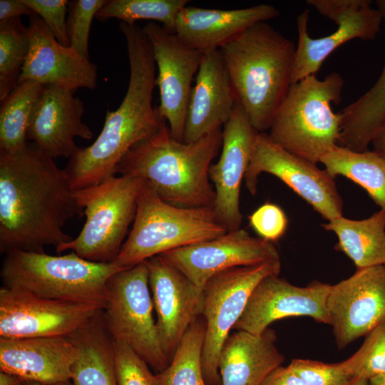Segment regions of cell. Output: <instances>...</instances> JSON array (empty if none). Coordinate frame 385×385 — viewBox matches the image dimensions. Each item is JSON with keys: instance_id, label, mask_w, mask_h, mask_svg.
<instances>
[{"instance_id": "6da1fadb", "label": "cell", "mask_w": 385, "mask_h": 385, "mask_svg": "<svg viewBox=\"0 0 385 385\" xmlns=\"http://www.w3.org/2000/svg\"><path fill=\"white\" fill-rule=\"evenodd\" d=\"M83 214L64 169L32 143L0 151V252H44L71 241L66 223Z\"/></svg>"}, {"instance_id": "7a4b0ae2", "label": "cell", "mask_w": 385, "mask_h": 385, "mask_svg": "<svg viewBox=\"0 0 385 385\" xmlns=\"http://www.w3.org/2000/svg\"><path fill=\"white\" fill-rule=\"evenodd\" d=\"M130 65L125 95L118 108L107 111L101 132L88 147H77L64 169L75 191L115 175L128 151L157 133L166 121L153 107L156 66L150 43L136 23L120 22Z\"/></svg>"}, {"instance_id": "3957f363", "label": "cell", "mask_w": 385, "mask_h": 385, "mask_svg": "<svg viewBox=\"0 0 385 385\" xmlns=\"http://www.w3.org/2000/svg\"><path fill=\"white\" fill-rule=\"evenodd\" d=\"M222 143V129L185 143L176 140L165 123L128 151L115 174L143 179L171 205L212 207L215 192L209 170Z\"/></svg>"}, {"instance_id": "277c9868", "label": "cell", "mask_w": 385, "mask_h": 385, "mask_svg": "<svg viewBox=\"0 0 385 385\" xmlns=\"http://www.w3.org/2000/svg\"><path fill=\"white\" fill-rule=\"evenodd\" d=\"M220 50L238 102L252 126L265 133L292 85L294 43L260 22Z\"/></svg>"}, {"instance_id": "5b68a950", "label": "cell", "mask_w": 385, "mask_h": 385, "mask_svg": "<svg viewBox=\"0 0 385 385\" xmlns=\"http://www.w3.org/2000/svg\"><path fill=\"white\" fill-rule=\"evenodd\" d=\"M344 80L332 72L292 84L272 121L270 138L287 151L314 163L338 145L342 117L332 103L341 101Z\"/></svg>"}, {"instance_id": "8992f818", "label": "cell", "mask_w": 385, "mask_h": 385, "mask_svg": "<svg viewBox=\"0 0 385 385\" xmlns=\"http://www.w3.org/2000/svg\"><path fill=\"white\" fill-rule=\"evenodd\" d=\"M121 270L114 262L89 261L73 251L56 256L12 250L5 254L0 276L6 288L103 309L108 282Z\"/></svg>"}, {"instance_id": "52a82bcc", "label": "cell", "mask_w": 385, "mask_h": 385, "mask_svg": "<svg viewBox=\"0 0 385 385\" xmlns=\"http://www.w3.org/2000/svg\"><path fill=\"white\" fill-rule=\"evenodd\" d=\"M227 232L212 207H182L164 201L145 182L132 228L114 262L130 268L165 252L217 238Z\"/></svg>"}, {"instance_id": "ba28073f", "label": "cell", "mask_w": 385, "mask_h": 385, "mask_svg": "<svg viewBox=\"0 0 385 385\" xmlns=\"http://www.w3.org/2000/svg\"><path fill=\"white\" fill-rule=\"evenodd\" d=\"M144 183L138 178L113 175L98 185L73 191L86 222L78 235L57 246L56 252L70 250L89 261L115 262L134 220Z\"/></svg>"}, {"instance_id": "9c48e42d", "label": "cell", "mask_w": 385, "mask_h": 385, "mask_svg": "<svg viewBox=\"0 0 385 385\" xmlns=\"http://www.w3.org/2000/svg\"><path fill=\"white\" fill-rule=\"evenodd\" d=\"M145 262L113 274L107 284L102 309L105 327L114 341L125 344L158 373L170 361L158 338Z\"/></svg>"}, {"instance_id": "30bf717a", "label": "cell", "mask_w": 385, "mask_h": 385, "mask_svg": "<svg viewBox=\"0 0 385 385\" xmlns=\"http://www.w3.org/2000/svg\"><path fill=\"white\" fill-rule=\"evenodd\" d=\"M280 260L232 267L212 277L202 289V317L206 325L202 371L207 385H221L218 359L230 332L243 313L258 283L279 275Z\"/></svg>"}, {"instance_id": "8fae6325", "label": "cell", "mask_w": 385, "mask_h": 385, "mask_svg": "<svg viewBox=\"0 0 385 385\" xmlns=\"http://www.w3.org/2000/svg\"><path fill=\"white\" fill-rule=\"evenodd\" d=\"M271 174L304 199L324 219L331 221L343 216V200L333 177L326 170L284 149L267 133L257 135L244 181L255 195L258 177Z\"/></svg>"}, {"instance_id": "7c38bea8", "label": "cell", "mask_w": 385, "mask_h": 385, "mask_svg": "<svg viewBox=\"0 0 385 385\" xmlns=\"http://www.w3.org/2000/svg\"><path fill=\"white\" fill-rule=\"evenodd\" d=\"M307 4L333 21L337 29L328 36L313 38L308 33L309 10L297 16L298 43L292 84L316 75L326 58L347 41L374 39L384 20L379 9L372 8L369 0H307Z\"/></svg>"}, {"instance_id": "4fadbf2b", "label": "cell", "mask_w": 385, "mask_h": 385, "mask_svg": "<svg viewBox=\"0 0 385 385\" xmlns=\"http://www.w3.org/2000/svg\"><path fill=\"white\" fill-rule=\"evenodd\" d=\"M155 62L156 86L160 91L158 110L172 135L183 141L192 81L203 53L190 47L178 36L154 21L143 27Z\"/></svg>"}, {"instance_id": "5bb4252c", "label": "cell", "mask_w": 385, "mask_h": 385, "mask_svg": "<svg viewBox=\"0 0 385 385\" xmlns=\"http://www.w3.org/2000/svg\"><path fill=\"white\" fill-rule=\"evenodd\" d=\"M101 310L93 305L43 298L2 286L0 337H68Z\"/></svg>"}, {"instance_id": "9a60e30c", "label": "cell", "mask_w": 385, "mask_h": 385, "mask_svg": "<svg viewBox=\"0 0 385 385\" xmlns=\"http://www.w3.org/2000/svg\"><path fill=\"white\" fill-rule=\"evenodd\" d=\"M327 307L339 349L366 336L385 320V265L357 269L331 285Z\"/></svg>"}, {"instance_id": "2e32d148", "label": "cell", "mask_w": 385, "mask_h": 385, "mask_svg": "<svg viewBox=\"0 0 385 385\" xmlns=\"http://www.w3.org/2000/svg\"><path fill=\"white\" fill-rule=\"evenodd\" d=\"M160 256L200 288L212 277L224 270L280 260L272 242L255 237L242 228L215 239L165 252Z\"/></svg>"}, {"instance_id": "e0dca14e", "label": "cell", "mask_w": 385, "mask_h": 385, "mask_svg": "<svg viewBox=\"0 0 385 385\" xmlns=\"http://www.w3.org/2000/svg\"><path fill=\"white\" fill-rule=\"evenodd\" d=\"M331 285L314 281L295 286L279 275L262 279L252 291L246 307L232 329L262 334L273 322L306 316L330 325L327 301Z\"/></svg>"}, {"instance_id": "ac0fdd59", "label": "cell", "mask_w": 385, "mask_h": 385, "mask_svg": "<svg viewBox=\"0 0 385 385\" xmlns=\"http://www.w3.org/2000/svg\"><path fill=\"white\" fill-rule=\"evenodd\" d=\"M258 133L237 101L222 128L220 156L209 170L215 192L212 209L227 232L241 228L240 188Z\"/></svg>"}, {"instance_id": "d6986e66", "label": "cell", "mask_w": 385, "mask_h": 385, "mask_svg": "<svg viewBox=\"0 0 385 385\" xmlns=\"http://www.w3.org/2000/svg\"><path fill=\"white\" fill-rule=\"evenodd\" d=\"M156 327L170 362L190 325L202 316L203 292L160 255L146 261Z\"/></svg>"}, {"instance_id": "ffe728a7", "label": "cell", "mask_w": 385, "mask_h": 385, "mask_svg": "<svg viewBox=\"0 0 385 385\" xmlns=\"http://www.w3.org/2000/svg\"><path fill=\"white\" fill-rule=\"evenodd\" d=\"M28 29L29 50L19 83L34 81L73 92L81 88H96L97 68L89 58L61 44L36 14L29 16Z\"/></svg>"}, {"instance_id": "44dd1931", "label": "cell", "mask_w": 385, "mask_h": 385, "mask_svg": "<svg viewBox=\"0 0 385 385\" xmlns=\"http://www.w3.org/2000/svg\"><path fill=\"white\" fill-rule=\"evenodd\" d=\"M73 93L57 86H44L30 118L27 140L53 159L70 158L78 147L76 138H93L92 130L82 120L83 103Z\"/></svg>"}, {"instance_id": "7402d4cb", "label": "cell", "mask_w": 385, "mask_h": 385, "mask_svg": "<svg viewBox=\"0 0 385 385\" xmlns=\"http://www.w3.org/2000/svg\"><path fill=\"white\" fill-rule=\"evenodd\" d=\"M237 102L220 50L204 53L190 93L183 141L194 142L221 130Z\"/></svg>"}, {"instance_id": "603a6c76", "label": "cell", "mask_w": 385, "mask_h": 385, "mask_svg": "<svg viewBox=\"0 0 385 385\" xmlns=\"http://www.w3.org/2000/svg\"><path fill=\"white\" fill-rule=\"evenodd\" d=\"M78 350L68 337H0V371L43 384L71 381Z\"/></svg>"}, {"instance_id": "cb8c5ba5", "label": "cell", "mask_w": 385, "mask_h": 385, "mask_svg": "<svg viewBox=\"0 0 385 385\" xmlns=\"http://www.w3.org/2000/svg\"><path fill=\"white\" fill-rule=\"evenodd\" d=\"M279 16L277 9L267 4L229 10L185 6L177 16L173 33L204 54L220 50L254 24Z\"/></svg>"}, {"instance_id": "d4e9b609", "label": "cell", "mask_w": 385, "mask_h": 385, "mask_svg": "<svg viewBox=\"0 0 385 385\" xmlns=\"http://www.w3.org/2000/svg\"><path fill=\"white\" fill-rule=\"evenodd\" d=\"M276 341V333L270 328L259 335L245 331L230 334L218 359L221 385H262L284 360Z\"/></svg>"}, {"instance_id": "484cf974", "label": "cell", "mask_w": 385, "mask_h": 385, "mask_svg": "<svg viewBox=\"0 0 385 385\" xmlns=\"http://www.w3.org/2000/svg\"><path fill=\"white\" fill-rule=\"evenodd\" d=\"M68 337L78 350L71 371L73 385H118L113 339L105 327L102 309Z\"/></svg>"}, {"instance_id": "4316f807", "label": "cell", "mask_w": 385, "mask_h": 385, "mask_svg": "<svg viewBox=\"0 0 385 385\" xmlns=\"http://www.w3.org/2000/svg\"><path fill=\"white\" fill-rule=\"evenodd\" d=\"M385 21V0L376 1ZM342 120L339 145L353 151L368 150L385 130V64L374 86L339 111Z\"/></svg>"}, {"instance_id": "83f0119b", "label": "cell", "mask_w": 385, "mask_h": 385, "mask_svg": "<svg viewBox=\"0 0 385 385\" xmlns=\"http://www.w3.org/2000/svg\"><path fill=\"white\" fill-rule=\"evenodd\" d=\"M338 237L335 248L344 252L357 269L385 265V210L363 220L339 217L322 224Z\"/></svg>"}, {"instance_id": "f1b7e54d", "label": "cell", "mask_w": 385, "mask_h": 385, "mask_svg": "<svg viewBox=\"0 0 385 385\" xmlns=\"http://www.w3.org/2000/svg\"><path fill=\"white\" fill-rule=\"evenodd\" d=\"M319 163L334 178L342 175L361 186L385 210V159L376 152H356L338 145Z\"/></svg>"}, {"instance_id": "f546056e", "label": "cell", "mask_w": 385, "mask_h": 385, "mask_svg": "<svg viewBox=\"0 0 385 385\" xmlns=\"http://www.w3.org/2000/svg\"><path fill=\"white\" fill-rule=\"evenodd\" d=\"M43 86L34 81L19 82L1 102L0 151L13 154L26 146L30 118Z\"/></svg>"}, {"instance_id": "4dcf8cb0", "label": "cell", "mask_w": 385, "mask_h": 385, "mask_svg": "<svg viewBox=\"0 0 385 385\" xmlns=\"http://www.w3.org/2000/svg\"><path fill=\"white\" fill-rule=\"evenodd\" d=\"M205 329L202 316L190 325L168 366L157 374L160 385H207L202 371Z\"/></svg>"}, {"instance_id": "1f68e13d", "label": "cell", "mask_w": 385, "mask_h": 385, "mask_svg": "<svg viewBox=\"0 0 385 385\" xmlns=\"http://www.w3.org/2000/svg\"><path fill=\"white\" fill-rule=\"evenodd\" d=\"M188 0H111L99 10L100 21L115 18L121 22L135 24L138 20L158 21L173 33L178 14L187 6Z\"/></svg>"}, {"instance_id": "d6a6232c", "label": "cell", "mask_w": 385, "mask_h": 385, "mask_svg": "<svg viewBox=\"0 0 385 385\" xmlns=\"http://www.w3.org/2000/svg\"><path fill=\"white\" fill-rule=\"evenodd\" d=\"M28 26L21 18L0 22V100L2 102L18 85L29 50Z\"/></svg>"}, {"instance_id": "836d02e7", "label": "cell", "mask_w": 385, "mask_h": 385, "mask_svg": "<svg viewBox=\"0 0 385 385\" xmlns=\"http://www.w3.org/2000/svg\"><path fill=\"white\" fill-rule=\"evenodd\" d=\"M355 379H370L385 374V320L366 336L360 348L341 362Z\"/></svg>"}, {"instance_id": "e575fe53", "label": "cell", "mask_w": 385, "mask_h": 385, "mask_svg": "<svg viewBox=\"0 0 385 385\" xmlns=\"http://www.w3.org/2000/svg\"><path fill=\"white\" fill-rule=\"evenodd\" d=\"M105 0H74L69 2L67 31L70 47L89 58L88 40L91 23Z\"/></svg>"}, {"instance_id": "d590c367", "label": "cell", "mask_w": 385, "mask_h": 385, "mask_svg": "<svg viewBox=\"0 0 385 385\" xmlns=\"http://www.w3.org/2000/svg\"><path fill=\"white\" fill-rule=\"evenodd\" d=\"M113 349L118 385H160L158 375L130 346L113 340Z\"/></svg>"}, {"instance_id": "8d00e7d4", "label": "cell", "mask_w": 385, "mask_h": 385, "mask_svg": "<svg viewBox=\"0 0 385 385\" xmlns=\"http://www.w3.org/2000/svg\"><path fill=\"white\" fill-rule=\"evenodd\" d=\"M288 366L308 385H348L354 379L341 362L327 364L294 359Z\"/></svg>"}, {"instance_id": "74e56055", "label": "cell", "mask_w": 385, "mask_h": 385, "mask_svg": "<svg viewBox=\"0 0 385 385\" xmlns=\"http://www.w3.org/2000/svg\"><path fill=\"white\" fill-rule=\"evenodd\" d=\"M249 222L259 237L272 243L285 234L288 225L284 210L270 202H265L255 210L249 216Z\"/></svg>"}, {"instance_id": "f35d334b", "label": "cell", "mask_w": 385, "mask_h": 385, "mask_svg": "<svg viewBox=\"0 0 385 385\" xmlns=\"http://www.w3.org/2000/svg\"><path fill=\"white\" fill-rule=\"evenodd\" d=\"M22 1L41 18L61 44L70 47L66 19L69 1L67 0Z\"/></svg>"}, {"instance_id": "ab89813d", "label": "cell", "mask_w": 385, "mask_h": 385, "mask_svg": "<svg viewBox=\"0 0 385 385\" xmlns=\"http://www.w3.org/2000/svg\"><path fill=\"white\" fill-rule=\"evenodd\" d=\"M262 385H308L289 366H279L273 370Z\"/></svg>"}, {"instance_id": "60d3db41", "label": "cell", "mask_w": 385, "mask_h": 385, "mask_svg": "<svg viewBox=\"0 0 385 385\" xmlns=\"http://www.w3.org/2000/svg\"><path fill=\"white\" fill-rule=\"evenodd\" d=\"M35 14L22 0H0V22Z\"/></svg>"}, {"instance_id": "b9f144b4", "label": "cell", "mask_w": 385, "mask_h": 385, "mask_svg": "<svg viewBox=\"0 0 385 385\" xmlns=\"http://www.w3.org/2000/svg\"><path fill=\"white\" fill-rule=\"evenodd\" d=\"M25 381L15 374L0 371V385H24Z\"/></svg>"}, {"instance_id": "7bdbcfd3", "label": "cell", "mask_w": 385, "mask_h": 385, "mask_svg": "<svg viewBox=\"0 0 385 385\" xmlns=\"http://www.w3.org/2000/svg\"><path fill=\"white\" fill-rule=\"evenodd\" d=\"M374 151L385 159V130L372 142Z\"/></svg>"}, {"instance_id": "ee69618b", "label": "cell", "mask_w": 385, "mask_h": 385, "mask_svg": "<svg viewBox=\"0 0 385 385\" xmlns=\"http://www.w3.org/2000/svg\"><path fill=\"white\" fill-rule=\"evenodd\" d=\"M369 385H385V374L370 379L369 380Z\"/></svg>"}, {"instance_id": "f6af8a7d", "label": "cell", "mask_w": 385, "mask_h": 385, "mask_svg": "<svg viewBox=\"0 0 385 385\" xmlns=\"http://www.w3.org/2000/svg\"><path fill=\"white\" fill-rule=\"evenodd\" d=\"M24 385H73L71 381H67L63 383H58V384H43L34 381H29L26 380Z\"/></svg>"}, {"instance_id": "bcb514c9", "label": "cell", "mask_w": 385, "mask_h": 385, "mask_svg": "<svg viewBox=\"0 0 385 385\" xmlns=\"http://www.w3.org/2000/svg\"><path fill=\"white\" fill-rule=\"evenodd\" d=\"M348 385H369V381L364 379H355Z\"/></svg>"}]
</instances>
